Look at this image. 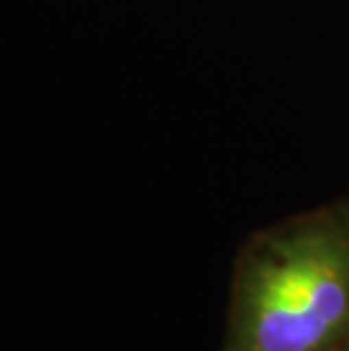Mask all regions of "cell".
I'll return each instance as SVG.
<instances>
[{
	"label": "cell",
	"instance_id": "obj_1",
	"mask_svg": "<svg viewBox=\"0 0 349 351\" xmlns=\"http://www.w3.org/2000/svg\"><path fill=\"white\" fill-rule=\"evenodd\" d=\"M349 340V199L248 238L236 256L222 351H326Z\"/></svg>",
	"mask_w": 349,
	"mask_h": 351
},
{
	"label": "cell",
	"instance_id": "obj_2",
	"mask_svg": "<svg viewBox=\"0 0 349 351\" xmlns=\"http://www.w3.org/2000/svg\"><path fill=\"white\" fill-rule=\"evenodd\" d=\"M326 351H349V340H345V342H340V345H336V347H331V349H326Z\"/></svg>",
	"mask_w": 349,
	"mask_h": 351
}]
</instances>
